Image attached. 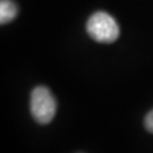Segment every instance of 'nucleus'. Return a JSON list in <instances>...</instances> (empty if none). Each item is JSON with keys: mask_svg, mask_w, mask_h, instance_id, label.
I'll return each mask as SVG.
<instances>
[{"mask_svg": "<svg viewBox=\"0 0 153 153\" xmlns=\"http://www.w3.org/2000/svg\"><path fill=\"white\" fill-rule=\"evenodd\" d=\"M88 35L100 43H112L119 36V26L114 17L104 11H97L86 24Z\"/></svg>", "mask_w": 153, "mask_h": 153, "instance_id": "obj_1", "label": "nucleus"}, {"mask_svg": "<svg viewBox=\"0 0 153 153\" xmlns=\"http://www.w3.org/2000/svg\"><path fill=\"white\" fill-rule=\"evenodd\" d=\"M144 126L146 128V131L150 133H153V110L149 112L145 119H144Z\"/></svg>", "mask_w": 153, "mask_h": 153, "instance_id": "obj_4", "label": "nucleus"}, {"mask_svg": "<svg viewBox=\"0 0 153 153\" xmlns=\"http://www.w3.org/2000/svg\"><path fill=\"white\" fill-rule=\"evenodd\" d=\"M17 15V6L13 0L0 1V23L7 24L15 19Z\"/></svg>", "mask_w": 153, "mask_h": 153, "instance_id": "obj_3", "label": "nucleus"}, {"mask_svg": "<svg viewBox=\"0 0 153 153\" xmlns=\"http://www.w3.org/2000/svg\"><path fill=\"white\" fill-rule=\"evenodd\" d=\"M30 108L34 120L41 125H45L53 119L57 111V102L49 88L38 86L31 93Z\"/></svg>", "mask_w": 153, "mask_h": 153, "instance_id": "obj_2", "label": "nucleus"}]
</instances>
